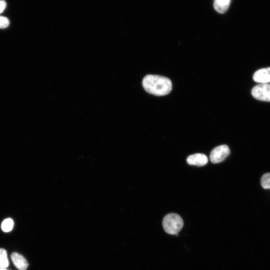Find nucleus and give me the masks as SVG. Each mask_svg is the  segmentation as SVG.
Wrapping results in <instances>:
<instances>
[{
  "label": "nucleus",
  "instance_id": "nucleus-5",
  "mask_svg": "<svg viewBox=\"0 0 270 270\" xmlns=\"http://www.w3.org/2000/svg\"><path fill=\"white\" fill-rule=\"evenodd\" d=\"M253 80L256 82L268 84L270 82V67L257 70L253 74Z\"/></svg>",
  "mask_w": 270,
  "mask_h": 270
},
{
  "label": "nucleus",
  "instance_id": "nucleus-7",
  "mask_svg": "<svg viewBox=\"0 0 270 270\" xmlns=\"http://www.w3.org/2000/svg\"><path fill=\"white\" fill-rule=\"evenodd\" d=\"M11 258L15 266L19 270H26L28 268V264L22 254L14 252L11 254Z\"/></svg>",
  "mask_w": 270,
  "mask_h": 270
},
{
  "label": "nucleus",
  "instance_id": "nucleus-4",
  "mask_svg": "<svg viewBox=\"0 0 270 270\" xmlns=\"http://www.w3.org/2000/svg\"><path fill=\"white\" fill-rule=\"evenodd\" d=\"M230 154V150L227 145L218 146L211 151L210 156V160L212 163H219L224 160Z\"/></svg>",
  "mask_w": 270,
  "mask_h": 270
},
{
  "label": "nucleus",
  "instance_id": "nucleus-1",
  "mask_svg": "<svg viewBox=\"0 0 270 270\" xmlns=\"http://www.w3.org/2000/svg\"><path fill=\"white\" fill-rule=\"evenodd\" d=\"M143 88L148 93L156 96L168 94L172 90L171 80L164 76L148 74L142 80Z\"/></svg>",
  "mask_w": 270,
  "mask_h": 270
},
{
  "label": "nucleus",
  "instance_id": "nucleus-2",
  "mask_svg": "<svg viewBox=\"0 0 270 270\" xmlns=\"http://www.w3.org/2000/svg\"><path fill=\"white\" fill-rule=\"evenodd\" d=\"M183 226V220L177 214H168L164 216L162 220V226L164 231L170 234H178Z\"/></svg>",
  "mask_w": 270,
  "mask_h": 270
},
{
  "label": "nucleus",
  "instance_id": "nucleus-3",
  "mask_svg": "<svg viewBox=\"0 0 270 270\" xmlns=\"http://www.w3.org/2000/svg\"><path fill=\"white\" fill-rule=\"evenodd\" d=\"M251 93L252 96L258 100L270 102V84H257L252 88Z\"/></svg>",
  "mask_w": 270,
  "mask_h": 270
},
{
  "label": "nucleus",
  "instance_id": "nucleus-14",
  "mask_svg": "<svg viewBox=\"0 0 270 270\" xmlns=\"http://www.w3.org/2000/svg\"><path fill=\"white\" fill-rule=\"evenodd\" d=\"M0 270H8L4 268H0Z\"/></svg>",
  "mask_w": 270,
  "mask_h": 270
},
{
  "label": "nucleus",
  "instance_id": "nucleus-8",
  "mask_svg": "<svg viewBox=\"0 0 270 270\" xmlns=\"http://www.w3.org/2000/svg\"><path fill=\"white\" fill-rule=\"evenodd\" d=\"M232 0H214V7L219 13L224 14L228 10Z\"/></svg>",
  "mask_w": 270,
  "mask_h": 270
},
{
  "label": "nucleus",
  "instance_id": "nucleus-12",
  "mask_svg": "<svg viewBox=\"0 0 270 270\" xmlns=\"http://www.w3.org/2000/svg\"><path fill=\"white\" fill-rule=\"evenodd\" d=\"M10 24L9 20L6 17L0 16V28H5Z\"/></svg>",
  "mask_w": 270,
  "mask_h": 270
},
{
  "label": "nucleus",
  "instance_id": "nucleus-9",
  "mask_svg": "<svg viewBox=\"0 0 270 270\" xmlns=\"http://www.w3.org/2000/svg\"><path fill=\"white\" fill-rule=\"evenodd\" d=\"M8 264L6 250L4 248H0V268H5L8 266Z\"/></svg>",
  "mask_w": 270,
  "mask_h": 270
},
{
  "label": "nucleus",
  "instance_id": "nucleus-10",
  "mask_svg": "<svg viewBox=\"0 0 270 270\" xmlns=\"http://www.w3.org/2000/svg\"><path fill=\"white\" fill-rule=\"evenodd\" d=\"M262 186L264 189H270V172L262 175L260 179Z\"/></svg>",
  "mask_w": 270,
  "mask_h": 270
},
{
  "label": "nucleus",
  "instance_id": "nucleus-6",
  "mask_svg": "<svg viewBox=\"0 0 270 270\" xmlns=\"http://www.w3.org/2000/svg\"><path fill=\"white\" fill-rule=\"evenodd\" d=\"M186 162L189 164L200 166L206 164L208 159L204 154L198 153L189 156L186 158Z\"/></svg>",
  "mask_w": 270,
  "mask_h": 270
},
{
  "label": "nucleus",
  "instance_id": "nucleus-13",
  "mask_svg": "<svg viewBox=\"0 0 270 270\" xmlns=\"http://www.w3.org/2000/svg\"><path fill=\"white\" fill-rule=\"evenodd\" d=\"M6 6V2L4 0H0V14L2 13Z\"/></svg>",
  "mask_w": 270,
  "mask_h": 270
},
{
  "label": "nucleus",
  "instance_id": "nucleus-11",
  "mask_svg": "<svg viewBox=\"0 0 270 270\" xmlns=\"http://www.w3.org/2000/svg\"><path fill=\"white\" fill-rule=\"evenodd\" d=\"M13 225V220L11 218H6L2 222V229L4 232H8L12 230Z\"/></svg>",
  "mask_w": 270,
  "mask_h": 270
}]
</instances>
